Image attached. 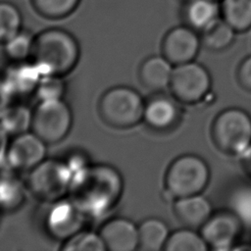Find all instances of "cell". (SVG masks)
Here are the masks:
<instances>
[{"mask_svg":"<svg viewBox=\"0 0 251 251\" xmlns=\"http://www.w3.org/2000/svg\"><path fill=\"white\" fill-rule=\"evenodd\" d=\"M124 190L120 172L111 165H88L73 177L70 199L85 217L100 218L119 202Z\"/></svg>","mask_w":251,"mask_h":251,"instance_id":"obj_1","label":"cell"},{"mask_svg":"<svg viewBox=\"0 0 251 251\" xmlns=\"http://www.w3.org/2000/svg\"><path fill=\"white\" fill-rule=\"evenodd\" d=\"M79 56L76 38L63 28H47L34 36L30 58L42 75L63 76L71 73Z\"/></svg>","mask_w":251,"mask_h":251,"instance_id":"obj_2","label":"cell"},{"mask_svg":"<svg viewBox=\"0 0 251 251\" xmlns=\"http://www.w3.org/2000/svg\"><path fill=\"white\" fill-rule=\"evenodd\" d=\"M211 178L208 163L196 154L176 158L165 174V194L171 200L202 194Z\"/></svg>","mask_w":251,"mask_h":251,"instance_id":"obj_3","label":"cell"},{"mask_svg":"<svg viewBox=\"0 0 251 251\" xmlns=\"http://www.w3.org/2000/svg\"><path fill=\"white\" fill-rule=\"evenodd\" d=\"M211 137L219 151L241 156L251 145V116L241 108L223 110L212 123Z\"/></svg>","mask_w":251,"mask_h":251,"instance_id":"obj_4","label":"cell"},{"mask_svg":"<svg viewBox=\"0 0 251 251\" xmlns=\"http://www.w3.org/2000/svg\"><path fill=\"white\" fill-rule=\"evenodd\" d=\"M145 102L133 88L119 85L104 92L98 103L101 120L115 128H129L143 121Z\"/></svg>","mask_w":251,"mask_h":251,"instance_id":"obj_5","label":"cell"},{"mask_svg":"<svg viewBox=\"0 0 251 251\" xmlns=\"http://www.w3.org/2000/svg\"><path fill=\"white\" fill-rule=\"evenodd\" d=\"M73 175L65 161L48 159L29 171L25 184L36 199L47 204L69 194Z\"/></svg>","mask_w":251,"mask_h":251,"instance_id":"obj_6","label":"cell"},{"mask_svg":"<svg viewBox=\"0 0 251 251\" xmlns=\"http://www.w3.org/2000/svg\"><path fill=\"white\" fill-rule=\"evenodd\" d=\"M212 84V76L207 68L192 61L174 67L169 88L178 103L197 105L210 95Z\"/></svg>","mask_w":251,"mask_h":251,"instance_id":"obj_7","label":"cell"},{"mask_svg":"<svg viewBox=\"0 0 251 251\" xmlns=\"http://www.w3.org/2000/svg\"><path fill=\"white\" fill-rule=\"evenodd\" d=\"M73 114L63 99L39 101L32 111L31 131L47 144L58 143L70 132Z\"/></svg>","mask_w":251,"mask_h":251,"instance_id":"obj_8","label":"cell"},{"mask_svg":"<svg viewBox=\"0 0 251 251\" xmlns=\"http://www.w3.org/2000/svg\"><path fill=\"white\" fill-rule=\"evenodd\" d=\"M242 229L241 220L235 213L229 210H219L213 212L199 231L209 249L224 251L236 246Z\"/></svg>","mask_w":251,"mask_h":251,"instance_id":"obj_9","label":"cell"},{"mask_svg":"<svg viewBox=\"0 0 251 251\" xmlns=\"http://www.w3.org/2000/svg\"><path fill=\"white\" fill-rule=\"evenodd\" d=\"M202 46L198 31L183 24L174 26L164 36L162 55L175 67L195 61Z\"/></svg>","mask_w":251,"mask_h":251,"instance_id":"obj_10","label":"cell"},{"mask_svg":"<svg viewBox=\"0 0 251 251\" xmlns=\"http://www.w3.org/2000/svg\"><path fill=\"white\" fill-rule=\"evenodd\" d=\"M46 142L33 131L14 136L9 142L6 165L15 171H30L46 157Z\"/></svg>","mask_w":251,"mask_h":251,"instance_id":"obj_11","label":"cell"},{"mask_svg":"<svg viewBox=\"0 0 251 251\" xmlns=\"http://www.w3.org/2000/svg\"><path fill=\"white\" fill-rule=\"evenodd\" d=\"M49 204L45 216V227L49 235L65 241L81 230L86 217L71 199H60Z\"/></svg>","mask_w":251,"mask_h":251,"instance_id":"obj_12","label":"cell"},{"mask_svg":"<svg viewBox=\"0 0 251 251\" xmlns=\"http://www.w3.org/2000/svg\"><path fill=\"white\" fill-rule=\"evenodd\" d=\"M99 234L106 250L133 251L139 248L138 226L126 218H113L103 224Z\"/></svg>","mask_w":251,"mask_h":251,"instance_id":"obj_13","label":"cell"},{"mask_svg":"<svg viewBox=\"0 0 251 251\" xmlns=\"http://www.w3.org/2000/svg\"><path fill=\"white\" fill-rule=\"evenodd\" d=\"M180 120L178 102L172 96L156 95L145 102L143 121L156 131L173 129Z\"/></svg>","mask_w":251,"mask_h":251,"instance_id":"obj_14","label":"cell"},{"mask_svg":"<svg viewBox=\"0 0 251 251\" xmlns=\"http://www.w3.org/2000/svg\"><path fill=\"white\" fill-rule=\"evenodd\" d=\"M173 210L183 226L195 229H200L214 212L211 202L202 194L176 199Z\"/></svg>","mask_w":251,"mask_h":251,"instance_id":"obj_15","label":"cell"},{"mask_svg":"<svg viewBox=\"0 0 251 251\" xmlns=\"http://www.w3.org/2000/svg\"><path fill=\"white\" fill-rule=\"evenodd\" d=\"M15 172L8 165L0 166V212H14L25 200V181L24 182Z\"/></svg>","mask_w":251,"mask_h":251,"instance_id":"obj_16","label":"cell"},{"mask_svg":"<svg viewBox=\"0 0 251 251\" xmlns=\"http://www.w3.org/2000/svg\"><path fill=\"white\" fill-rule=\"evenodd\" d=\"M42 75L31 62H17L11 66L5 75L4 80L14 96H25L34 92Z\"/></svg>","mask_w":251,"mask_h":251,"instance_id":"obj_17","label":"cell"},{"mask_svg":"<svg viewBox=\"0 0 251 251\" xmlns=\"http://www.w3.org/2000/svg\"><path fill=\"white\" fill-rule=\"evenodd\" d=\"M174 66L163 55L150 56L140 65L139 79L147 89L162 91L170 86Z\"/></svg>","mask_w":251,"mask_h":251,"instance_id":"obj_18","label":"cell"},{"mask_svg":"<svg viewBox=\"0 0 251 251\" xmlns=\"http://www.w3.org/2000/svg\"><path fill=\"white\" fill-rule=\"evenodd\" d=\"M183 24L201 32L221 17L217 0H186L181 12Z\"/></svg>","mask_w":251,"mask_h":251,"instance_id":"obj_19","label":"cell"},{"mask_svg":"<svg viewBox=\"0 0 251 251\" xmlns=\"http://www.w3.org/2000/svg\"><path fill=\"white\" fill-rule=\"evenodd\" d=\"M170 233L167 223L162 219H145L138 226L139 248L144 251L164 250Z\"/></svg>","mask_w":251,"mask_h":251,"instance_id":"obj_20","label":"cell"},{"mask_svg":"<svg viewBox=\"0 0 251 251\" xmlns=\"http://www.w3.org/2000/svg\"><path fill=\"white\" fill-rule=\"evenodd\" d=\"M221 18L237 33L251 28V0H220Z\"/></svg>","mask_w":251,"mask_h":251,"instance_id":"obj_21","label":"cell"},{"mask_svg":"<svg viewBox=\"0 0 251 251\" xmlns=\"http://www.w3.org/2000/svg\"><path fill=\"white\" fill-rule=\"evenodd\" d=\"M236 31L221 17L201 31L202 45L208 50L220 52L227 49L235 39Z\"/></svg>","mask_w":251,"mask_h":251,"instance_id":"obj_22","label":"cell"},{"mask_svg":"<svg viewBox=\"0 0 251 251\" xmlns=\"http://www.w3.org/2000/svg\"><path fill=\"white\" fill-rule=\"evenodd\" d=\"M166 251H207L209 247L200 231L195 228L183 226L170 233Z\"/></svg>","mask_w":251,"mask_h":251,"instance_id":"obj_23","label":"cell"},{"mask_svg":"<svg viewBox=\"0 0 251 251\" xmlns=\"http://www.w3.org/2000/svg\"><path fill=\"white\" fill-rule=\"evenodd\" d=\"M32 112L23 104H11L0 118V125L10 135H18L31 128Z\"/></svg>","mask_w":251,"mask_h":251,"instance_id":"obj_24","label":"cell"},{"mask_svg":"<svg viewBox=\"0 0 251 251\" xmlns=\"http://www.w3.org/2000/svg\"><path fill=\"white\" fill-rule=\"evenodd\" d=\"M20 9L9 1H0V43L4 44L23 28Z\"/></svg>","mask_w":251,"mask_h":251,"instance_id":"obj_25","label":"cell"},{"mask_svg":"<svg viewBox=\"0 0 251 251\" xmlns=\"http://www.w3.org/2000/svg\"><path fill=\"white\" fill-rule=\"evenodd\" d=\"M81 0H30L33 9L48 20H61L72 15Z\"/></svg>","mask_w":251,"mask_h":251,"instance_id":"obj_26","label":"cell"},{"mask_svg":"<svg viewBox=\"0 0 251 251\" xmlns=\"http://www.w3.org/2000/svg\"><path fill=\"white\" fill-rule=\"evenodd\" d=\"M34 36L25 30H21L4 43V52L13 63L26 61L31 57Z\"/></svg>","mask_w":251,"mask_h":251,"instance_id":"obj_27","label":"cell"},{"mask_svg":"<svg viewBox=\"0 0 251 251\" xmlns=\"http://www.w3.org/2000/svg\"><path fill=\"white\" fill-rule=\"evenodd\" d=\"M61 249L64 251H105L106 247L99 232L79 230L66 239Z\"/></svg>","mask_w":251,"mask_h":251,"instance_id":"obj_28","label":"cell"},{"mask_svg":"<svg viewBox=\"0 0 251 251\" xmlns=\"http://www.w3.org/2000/svg\"><path fill=\"white\" fill-rule=\"evenodd\" d=\"M66 85L62 76L42 75L34 93L38 101L63 99Z\"/></svg>","mask_w":251,"mask_h":251,"instance_id":"obj_29","label":"cell"},{"mask_svg":"<svg viewBox=\"0 0 251 251\" xmlns=\"http://www.w3.org/2000/svg\"><path fill=\"white\" fill-rule=\"evenodd\" d=\"M236 79L244 90L251 92V55L245 57L239 64L236 71Z\"/></svg>","mask_w":251,"mask_h":251,"instance_id":"obj_30","label":"cell"},{"mask_svg":"<svg viewBox=\"0 0 251 251\" xmlns=\"http://www.w3.org/2000/svg\"><path fill=\"white\" fill-rule=\"evenodd\" d=\"M13 95L9 90L4 78H0V118L6 109L12 104Z\"/></svg>","mask_w":251,"mask_h":251,"instance_id":"obj_31","label":"cell"},{"mask_svg":"<svg viewBox=\"0 0 251 251\" xmlns=\"http://www.w3.org/2000/svg\"><path fill=\"white\" fill-rule=\"evenodd\" d=\"M8 133L0 125V166L6 165V155L9 146Z\"/></svg>","mask_w":251,"mask_h":251,"instance_id":"obj_32","label":"cell"},{"mask_svg":"<svg viewBox=\"0 0 251 251\" xmlns=\"http://www.w3.org/2000/svg\"><path fill=\"white\" fill-rule=\"evenodd\" d=\"M239 162L243 173L251 179V145L241 156H239Z\"/></svg>","mask_w":251,"mask_h":251,"instance_id":"obj_33","label":"cell"},{"mask_svg":"<svg viewBox=\"0 0 251 251\" xmlns=\"http://www.w3.org/2000/svg\"><path fill=\"white\" fill-rule=\"evenodd\" d=\"M184 1H186V0H183V2H184Z\"/></svg>","mask_w":251,"mask_h":251,"instance_id":"obj_34","label":"cell"},{"mask_svg":"<svg viewBox=\"0 0 251 251\" xmlns=\"http://www.w3.org/2000/svg\"><path fill=\"white\" fill-rule=\"evenodd\" d=\"M217 1H220V0H217Z\"/></svg>","mask_w":251,"mask_h":251,"instance_id":"obj_35","label":"cell"}]
</instances>
